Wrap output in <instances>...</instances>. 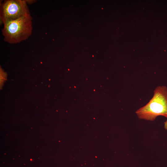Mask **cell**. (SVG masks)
<instances>
[{
    "instance_id": "6da1fadb",
    "label": "cell",
    "mask_w": 167,
    "mask_h": 167,
    "mask_svg": "<svg viewBox=\"0 0 167 167\" xmlns=\"http://www.w3.org/2000/svg\"><path fill=\"white\" fill-rule=\"evenodd\" d=\"M153 93L149 101L136 111L139 118L153 121L159 116L167 118V87L165 86H158Z\"/></svg>"
},
{
    "instance_id": "7a4b0ae2",
    "label": "cell",
    "mask_w": 167,
    "mask_h": 167,
    "mask_svg": "<svg viewBox=\"0 0 167 167\" xmlns=\"http://www.w3.org/2000/svg\"><path fill=\"white\" fill-rule=\"evenodd\" d=\"M32 20L31 16L3 23L2 32L4 41L15 44L28 39L32 32Z\"/></svg>"
},
{
    "instance_id": "3957f363",
    "label": "cell",
    "mask_w": 167,
    "mask_h": 167,
    "mask_svg": "<svg viewBox=\"0 0 167 167\" xmlns=\"http://www.w3.org/2000/svg\"><path fill=\"white\" fill-rule=\"evenodd\" d=\"M31 16L26 0H6L0 4V19L2 24Z\"/></svg>"
},
{
    "instance_id": "277c9868",
    "label": "cell",
    "mask_w": 167,
    "mask_h": 167,
    "mask_svg": "<svg viewBox=\"0 0 167 167\" xmlns=\"http://www.w3.org/2000/svg\"><path fill=\"white\" fill-rule=\"evenodd\" d=\"M26 0V1L27 2V4H32V3H34V2H36V1H34V0Z\"/></svg>"
},
{
    "instance_id": "5b68a950",
    "label": "cell",
    "mask_w": 167,
    "mask_h": 167,
    "mask_svg": "<svg viewBox=\"0 0 167 167\" xmlns=\"http://www.w3.org/2000/svg\"><path fill=\"white\" fill-rule=\"evenodd\" d=\"M164 127L165 130H167V120L164 123Z\"/></svg>"
}]
</instances>
